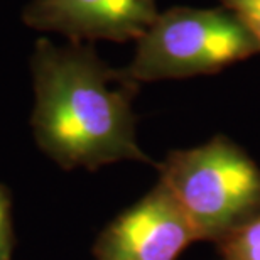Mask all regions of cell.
Returning a JSON list of instances; mask_svg holds the SVG:
<instances>
[{
	"instance_id": "cell-3",
	"label": "cell",
	"mask_w": 260,
	"mask_h": 260,
	"mask_svg": "<svg viewBox=\"0 0 260 260\" xmlns=\"http://www.w3.org/2000/svg\"><path fill=\"white\" fill-rule=\"evenodd\" d=\"M260 53V44L232 10L173 7L159 12L135 41L132 61L122 68L132 81L215 75Z\"/></svg>"
},
{
	"instance_id": "cell-8",
	"label": "cell",
	"mask_w": 260,
	"mask_h": 260,
	"mask_svg": "<svg viewBox=\"0 0 260 260\" xmlns=\"http://www.w3.org/2000/svg\"><path fill=\"white\" fill-rule=\"evenodd\" d=\"M14 248V228L10 215V198L0 184V260H10Z\"/></svg>"
},
{
	"instance_id": "cell-2",
	"label": "cell",
	"mask_w": 260,
	"mask_h": 260,
	"mask_svg": "<svg viewBox=\"0 0 260 260\" xmlns=\"http://www.w3.org/2000/svg\"><path fill=\"white\" fill-rule=\"evenodd\" d=\"M155 168L198 240L215 243L260 211V168L226 135L173 150Z\"/></svg>"
},
{
	"instance_id": "cell-6",
	"label": "cell",
	"mask_w": 260,
	"mask_h": 260,
	"mask_svg": "<svg viewBox=\"0 0 260 260\" xmlns=\"http://www.w3.org/2000/svg\"><path fill=\"white\" fill-rule=\"evenodd\" d=\"M216 260H260V211L215 242Z\"/></svg>"
},
{
	"instance_id": "cell-4",
	"label": "cell",
	"mask_w": 260,
	"mask_h": 260,
	"mask_svg": "<svg viewBox=\"0 0 260 260\" xmlns=\"http://www.w3.org/2000/svg\"><path fill=\"white\" fill-rule=\"evenodd\" d=\"M196 232L169 189L159 181L98 235L95 260H178Z\"/></svg>"
},
{
	"instance_id": "cell-7",
	"label": "cell",
	"mask_w": 260,
	"mask_h": 260,
	"mask_svg": "<svg viewBox=\"0 0 260 260\" xmlns=\"http://www.w3.org/2000/svg\"><path fill=\"white\" fill-rule=\"evenodd\" d=\"M221 5L245 24L260 44V0H221Z\"/></svg>"
},
{
	"instance_id": "cell-5",
	"label": "cell",
	"mask_w": 260,
	"mask_h": 260,
	"mask_svg": "<svg viewBox=\"0 0 260 260\" xmlns=\"http://www.w3.org/2000/svg\"><path fill=\"white\" fill-rule=\"evenodd\" d=\"M155 0H29L22 22L71 43L139 41L157 17Z\"/></svg>"
},
{
	"instance_id": "cell-1",
	"label": "cell",
	"mask_w": 260,
	"mask_h": 260,
	"mask_svg": "<svg viewBox=\"0 0 260 260\" xmlns=\"http://www.w3.org/2000/svg\"><path fill=\"white\" fill-rule=\"evenodd\" d=\"M36 144L63 169L88 171L139 160L154 164L137 142L132 103L139 83L112 68L88 43L38 39L30 54Z\"/></svg>"
}]
</instances>
